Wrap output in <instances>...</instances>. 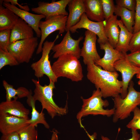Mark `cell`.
<instances>
[{
	"label": "cell",
	"mask_w": 140,
	"mask_h": 140,
	"mask_svg": "<svg viewBox=\"0 0 140 140\" xmlns=\"http://www.w3.org/2000/svg\"><path fill=\"white\" fill-rule=\"evenodd\" d=\"M87 79L100 89L102 97L114 98L121 94L122 82L118 80L119 74L116 71L105 70L94 63L87 64Z\"/></svg>",
	"instance_id": "cell-1"
},
{
	"label": "cell",
	"mask_w": 140,
	"mask_h": 140,
	"mask_svg": "<svg viewBox=\"0 0 140 140\" xmlns=\"http://www.w3.org/2000/svg\"><path fill=\"white\" fill-rule=\"evenodd\" d=\"M32 81L35 85L33 95V99L40 102L42 107V111L46 109L52 119L55 116H61L66 114L68 112L67 103L64 108L60 107L55 102L53 99V90L55 88V82L50 80L48 85L42 86L39 80L32 79Z\"/></svg>",
	"instance_id": "cell-2"
},
{
	"label": "cell",
	"mask_w": 140,
	"mask_h": 140,
	"mask_svg": "<svg viewBox=\"0 0 140 140\" xmlns=\"http://www.w3.org/2000/svg\"><path fill=\"white\" fill-rule=\"evenodd\" d=\"M100 90L96 89L93 92L92 95L89 98L85 99L81 97L83 104L80 110L77 113L76 117L81 128L85 127L82 123L81 119L89 115H101L110 117L114 114V108L110 109H105L104 108L108 106L109 103L107 100H103Z\"/></svg>",
	"instance_id": "cell-3"
},
{
	"label": "cell",
	"mask_w": 140,
	"mask_h": 140,
	"mask_svg": "<svg viewBox=\"0 0 140 140\" xmlns=\"http://www.w3.org/2000/svg\"><path fill=\"white\" fill-rule=\"evenodd\" d=\"M78 59L71 54L59 56L51 66L56 78L66 77L74 82L81 81L83 76L82 67Z\"/></svg>",
	"instance_id": "cell-4"
},
{
	"label": "cell",
	"mask_w": 140,
	"mask_h": 140,
	"mask_svg": "<svg viewBox=\"0 0 140 140\" xmlns=\"http://www.w3.org/2000/svg\"><path fill=\"white\" fill-rule=\"evenodd\" d=\"M134 84L131 80L128 87V94L125 98L122 99L119 95L113 99L115 108L113 118V122L127 118L136 107L140 106V92L135 89Z\"/></svg>",
	"instance_id": "cell-5"
},
{
	"label": "cell",
	"mask_w": 140,
	"mask_h": 140,
	"mask_svg": "<svg viewBox=\"0 0 140 140\" xmlns=\"http://www.w3.org/2000/svg\"><path fill=\"white\" fill-rule=\"evenodd\" d=\"M38 45V38L34 37L10 43L8 49L19 64L28 63L32 58Z\"/></svg>",
	"instance_id": "cell-6"
},
{
	"label": "cell",
	"mask_w": 140,
	"mask_h": 140,
	"mask_svg": "<svg viewBox=\"0 0 140 140\" xmlns=\"http://www.w3.org/2000/svg\"><path fill=\"white\" fill-rule=\"evenodd\" d=\"M59 37L58 34L53 41L47 40L44 42L43 45L41 58L38 61L31 64V67L34 71L35 76L38 78H41L45 75L49 80H52L55 83L57 82L58 79L54 74L50 64L49 54Z\"/></svg>",
	"instance_id": "cell-7"
},
{
	"label": "cell",
	"mask_w": 140,
	"mask_h": 140,
	"mask_svg": "<svg viewBox=\"0 0 140 140\" xmlns=\"http://www.w3.org/2000/svg\"><path fill=\"white\" fill-rule=\"evenodd\" d=\"M67 16L57 15L41 21L39 27L41 32L40 42L36 51V54L42 52L43 44L46 38L52 33L59 31V34H62L65 31Z\"/></svg>",
	"instance_id": "cell-8"
},
{
	"label": "cell",
	"mask_w": 140,
	"mask_h": 140,
	"mask_svg": "<svg viewBox=\"0 0 140 140\" xmlns=\"http://www.w3.org/2000/svg\"><path fill=\"white\" fill-rule=\"evenodd\" d=\"M70 32L69 30L66 32L61 41L52 47V50L54 53L53 58H58L62 55L67 54H72L78 59L80 58L81 49L79 44L83 37L81 36L77 40L74 39Z\"/></svg>",
	"instance_id": "cell-9"
},
{
	"label": "cell",
	"mask_w": 140,
	"mask_h": 140,
	"mask_svg": "<svg viewBox=\"0 0 140 140\" xmlns=\"http://www.w3.org/2000/svg\"><path fill=\"white\" fill-rule=\"evenodd\" d=\"M114 67L116 71H119L121 74L122 86L121 96L124 99L128 93L129 83L134 76L140 73V68L132 64L127 59L124 54V57L116 61Z\"/></svg>",
	"instance_id": "cell-10"
},
{
	"label": "cell",
	"mask_w": 140,
	"mask_h": 140,
	"mask_svg": "<svg viewBox=\"0 0 140 140\" xmlns=\"http://www.w3.org/2000/svg\"><path fill=\"white\" fill-rule=\"evenodd\" d=\"M106 23L107 20H106L101 22L92 21L88 18L84 13L82 16L79 22L70 28L69 30L72 33H74L77 32L78 29H86L96 34L98 37L97 43L100 44L108 41L104 31Z\"/></svg>",
	"instance_id": "cell-11"
},
{
	"label": "cell",
	"mask_w": 140,
	"mask_h": 140,
	"mask_svg": "<svg viewBox=\"0 0 140 140\" xmlns=\"http://www.w3.org/2000/svg\"><path fill=\"white\" fill-rule=\"evenodd\" d=\"M70 0L52 1L50 3L40 1L38 6L32 8L31 10L37 14L45 16V19L57 15H68L66 7Z\"/></svg>",
	"instance_id": "cell-12"
},
{
	"label": "cell",
	"mask_w": 140,
	"mask_h": 140,
	"mask_svg": "<svg viewBox=\"0 0 140 140\" xmlns=\"http://www.w3.org/2000/svg\"><path fill=\"white\" fill-rule=\"evenodd\" d=\"M85 38L83 46L81 49L80 56L83 58V62L86 65L94 63L101 58L96 48L97 35L88 30L85 33Z\"/></svg>",
	"instance_id": "cell-13"
},
{
	"label": "cell",
	"mask_w": 140,
	"mask_h": 140,
	"mask_svg": "<svg viewBox=\"0 0 140 140\" xmlns=\"http://www.w3.org/2000/svg\"><path fill=\"white\" fill-rule=\"evenodd\" d=\"M99 45L100 49L104 51V54L103 58L95 61V64L107 71H116L114 67V63L123 58L124 54L113 48L108 41Z\"/></svg>",
	"instance_id": "cell-14"
},
{
	"label": "cell",
	"mask_w": 140,
	"mask_h": 140,
	"mask_svg": "<svg viewBox=\"0 0 140 140\" xmlns=\"http://www.w3.org/2000/svg\"><path fill=\"white\" fill-rule=\"evenodd\" d=\"M29 120L8 114H0V131L2 135L18 132L29 124Z\"/></svg>",
	"instance_id": "cell-15"
},
{
	"label": "cell",
	"mask_w": 140,
	"mask_h": 140,
	"mask_svg": "<svg viewBox=\"0 0 140 140\" xmlns=\"http://www.w3.org/2000/svg\"><path fill=\"white\" fill-rule=\"evenodd\" d=\"M2 5L4 7L12 11L30 25L34 31L37 37H41V32L39 27V24L42 19L46 18L45 16L32 13L19 9L16 6L12 5L9 3L3 2Z\"/></svg>",
	"instance_id": "cell-16"
},
{
	"label": "cell",
	"mask_w": 140,
	"mask_h": 140,
	"mask_svg": "<svg viewBox=\"0 0 140 140\" xmlns=\"http://www.w3.org/2000/svg\"><path fill=\"white\" fill-rule=\"evenodd\" d=\"M30 113L29 110L16 100L3 101L0 104V114H8L29 120Z\"/></svg>",
	"instance_id": "cell-17"
},
{
	"label": "cell",
	"mask_w": 140,
	"mask_h": 140,
	"mask_svg": "<svg viewBox=\"0 0 140 140\" xmlns=\"http://www.w3.org/2000/svg\"><path fill=\"white\" fill-rule=\"evenodd\" d=\"M68 5L69 13L66 23V32L78 23L82 15L85 13L83 0H70Z\"/></svg>",
	"instance_id": "cell-18"
},
{
	"label": "cell",
	"mask_w": 140,
	"mask_h": 140,
	"mask_svg": "<svg viewBox=\"0 0 140 140\" xmlns=\"http://www.w3.org/2000/svg\"><path fill=\"white\" fill-rule=\"evenodd\" d=\"M33 30L30 25L19 18L11 30L10 43L33 37Z\"/></svg>",
	"instance_id": "cell-19"
},
{
	"label": "cell",
	"mask_w": 140,
	"mask_h": 140,
	"mask_svg": "<svg viewBox=\"0 0 140 140\" xmlns=\"http://www.w3.org/2000/svg\"><path fill=\"white\" fill-rule=\"evenodd\" d=\"M85 13L90 20L101 22L105 20L101 0H83Z\"/></svg>",
	"instance_id": "cell-20"
},
{
	"label": "cell",
	"mask_w": 140,
	"mask_h": 140,
	"mask_svg": "<svg viewBox=\"0 0 140 140\" xmlns=\"http://www.w3.org/2000/svg\"><path fill=\"white\" fill-rule=\"evenodd\" d=\"M117 16L113 15L107 20L104 28V34L109 43L114 48L118 41L120 31L117 23Z\"/></svg>",
	"instance_id": "cell-21"
},
{
	"label": "cell",
	"mask_w": 140,
	"mask_h": 140,
	"mask_svg": "<svg viewBox=\"0 0 140 140\" xmlns=\"http://www.w3.org/2000/svg\"><path fill=\"white\" fill-rule=\"evenodd\" d=\"M0 5V31L11 30L19 17L9 9L3 7V0H1Z\"/></svg>",
	"instance_id": "cell-22"
},
{
	"label": "cell",
	"mask_w": 140,
	"mask_h": 140,
	"mask_svg": "<svg viewBox=\"0 0 140 140\" xmlns=\"http://www.w3.org/2000/svg\"><path fill=\"white\" fill-rule=\"evenodd\" d=\"M117 23L120 31L115 49L124 54L129 51V44L133 34L128 30L120 20H118Z\"/></svg>",
	"instance_id": "cell-23"
},
{
	"label": "cell",
	"mask_w": 140,
	"mask_h": 140,
	"mask_svg": "<svg viewBox=\"0 0 140 140\" xmlns=\"http://www.w3.org/2000/svg\"><path fill=\"white\" fill-rule=\"evenodd\" d=\"M32 91L30 94L27 97L26 103L29 106L31 107V119L29 120V124L36 127L38 124L43 125L46 129H49L50 126L46 120L45 114L41 111L39 113L36 109L35 107L36 101L33 99L32 95Z\"/></svg>",
	"instance_id": "cell-24"
},
{
	"label": "cell",
	"mask_w": 140,
	"mask_h": 140,
	"mask_svg": "<svg viewBox=\"0 0 140 140\" xmlns=\"http://www.w3.org/2000/svg\"><path fill=\"white\" fill-rule=\"evenodd\" d=\"M114 13L121 17L120 20L128 30L133 33L135 23V11L116 5Z\"/></svg>",
	"instance_id": "cell-25"
},
{
	"label": "cell",
	"mask_w": 140,
	"mask_h": 140,
	"mask_svg": "<svg viewBox=\"0 0 140 140\" xmlns=\"http://www.w3.org/2000/svg\"><path fill=\"white\" fill-rule=\"evenodd\" d=\"M3 85L6 92V101H10L12 99L17 100L19 98L27 97L30 94V91L26 88L21 87L15 89L12 85L9 84L5 80L3 81Z\"/></svg>",
	"instance_id": "cell-26"
},
{
	"label": "cell",
	"mask_w": 140,
	"mask_h": 140,
	"mask_svg": "<svg viewBox=\"0 0 140 140\" xmlns=\"http://www.w3.org/2000/svg\"><path fill=\"white\" fill-rule=\"evenodd\" d=\"M36 127L29 124L19 131L17 132L20 140H37L38 134Z\"/></svg>",
	"instance_id": "cell-27"
},
{
	"label": "cell",
	"mask_w": 140,
	"mask_h": 140,
	"mask_svg": "<svg viewBox=\"0 0 140 140\" xmlns=\"http://www.w3.org/2000/svg\"><path fill=\"white\" fill-rule=\"evenodd\" d=\"M19 64L17 61L9 52H5L0 49V70L7 65L13 66L18 65Z\"/></svg>",
	"instance_id": "cell-28"
},
{
	"label": "cell",
	"mask_w": 140,
	"mask_h": 140,
	"mask_svg": "<svg viewBox=\"0 0 140 140\" xmlns=\"http://www.w3.org/2000/svg\"><path fill=\"white\" fill-rule=\"evenodd\" d=\"M101 2L104 17L107 20L114 15L115 5L113 0H101Z\"/></svg>",
	"instance_id": "cell-29"
},
{
	"label": "cell",
	"mask_w": 140,
	"mask_h": 140,
	"mask_svg": "<svg viewBox=\"0 0 140 140\" xmlns=\"http://www.w3.org/2000/svg\"><path fill=\"white\" fill-rule=\"evenodd\" d=\"M11 30L0 31V49L8 52V47L10 43Z\"/></svg>",
	"instance_id": "cell-30"
},
{
	"label": "cell",
	"mask_w": 140,
	"mask_h": 140,
	"mask_svg": "<svg viewBox=\"0 0 140 140\" xmlns=\"http://www.w3.org/2000/svg\"><path fill=\"white\" fill-rule=\"evenodd\" d=\"M134 116L126 127L131 129L140 130V109L137 107L133 111Z\"/></svg>",
	"instance_id": "cell-31"
},
{
	"label": "cell",
	"mask_w": 140,
	"mask_h": 140,
	"mask_svg": "<svg viewBox=\"0 0 140 140\" xmlns=\"http://www.w3.org/2000/svg\"><path fill=\"white\" fill-rule=\"evenodd\" d=\"M140 50V30L136 33L133 34L131 40L129 51L133 53Z\"/></svg>",
	"instance_id": "cell-32"
},
{
	"label": "cell",
	"mask_w": 140,
	"mask_h": 140,
	"mask_svg": "<svg viewBox=\"0 0 140 140\" xmlns=\"http://www.w3.org/2000/svg\"><path fill=\"white\" fill-rule=\"evenodd\" d=\"M116 5L131 11H135L136 6V0H116Z\"/></svg>",
	"instance_id": "cell-33"
},
{
	"label": "cell",
	"mask_w": 140,
	"mask_h": 140,
	"mask_svg": "<svg viewBox=\"0 0 140 140\" xmlns=\"http://www.w3.org/2000/svg\"><path fill=\"white\" fill-rule=\"evenodd\" d=\"M136 1L135 23L133 26V34L136 33L140 30V0H136Z\"/></svg>",
	"instance_id": "cell-34"
},
{
	"label": "cell",
	"mask_w": 140,
	"mask_h": 140,
	"mask_svg": "<svg viewBox=\"0 0 140 140\" xmlns=\"http://www.w3.org/2000/svg\"><path fill=\"white\" fill-rule=\"evenodd\" d=\"M128 60L134 66L140 68V50L124 54Z\"/></svg>",
	"instance_id": "cell-35"
},
{
	"label": "cell",
	"mask_w": 140,
	"mask_h": 140,
	"mask_svg": "<svg viewBox=\"0 0 140 140\" xmlns=\"http://www.w3.org/2000/svg\"><path fill=\"white\" fill-rule=\"evenodd\" d=\"M0 140H20L18 133L17 132L2 135Z\"/></svg>",
	"instance_id": "cell-36"
},
{
	"label": "cell",
	"mask_w": 140,
	"mask_h": 140,
	"mask_svg": "<svg viewBox=\"0 0 140 140\" xmlns=\"http://www.w3.org/2000/svg\"><path fill=\"white\" fill-rule=\"evenodd\" d=\"M3 2H5L8 3H10L11 4L16 6L17 5L20 9L26 11H29L30 10L29 6L27 5H22L19 4L17 0H3Z\"/></svg>",
	"instance_id": "cell-37"
},
{
	"label": "cell",
	"mask_w": 140,
	"mask_h": 140,
	"mask_svg": "<svg viewBox=\"0 0 140 140\" xmlns=\"http://www.w3.org/2000/svg\"><path fill=\"white\" fill-rule=\"evenodd\" d=\"M132 137L127 140H140V135L137 130L131 129Z\"/></svg>",
	"instance_id": "cell-38"
},
{
	"label": "cell",
	"mask_w": 140,
	"mask_h": 140,
	"mask_svg": "<svg viewBox=\"0 0 140 140\" xmlns=\"http://www.w3.org/2000/svg\"><path fill=\"white\" fill-rule=\"evenodd\" d=\"M85 130L87 134V135L90 140H95V139L96 138L97 134L96 132H94L93 134L90 135L85 129ZM101 138L102 140H111L108 137H104L103 136H101Z\"/></svg>",
	"instance_id": "cell-39"
},
{
	"label": "cell",
	"mask_w": 140,
	"mask_h": 140,
	"mask_svg": "<svg viewBox=\"0 0 140 140\" xmlns=\"http://www.w3.org/2000/svg\"><path fill=\"white\" fill-rule=\"evenodd\" d=\"M52 134L51 140H58V131L55 129H53L52 131Z\"/></svg>",
	"instance_id": "cell-40"
},
{
	"label": "cell",
	"mask_w": 140,
	"mask_h": 140,
	"mask_svg": "<svg viewBox=\"0 0 140 140\" xmlns=\"http://www.w3.org/2000/svg\"><path fill=\"white\" fill-rule=\"evenodd\" d=\"M136 78L139 79V80L138 82V84L140 86V73H138L136 74Z\"/></svg>",
	"instance_id": "cell-41"
}]
</instances>
